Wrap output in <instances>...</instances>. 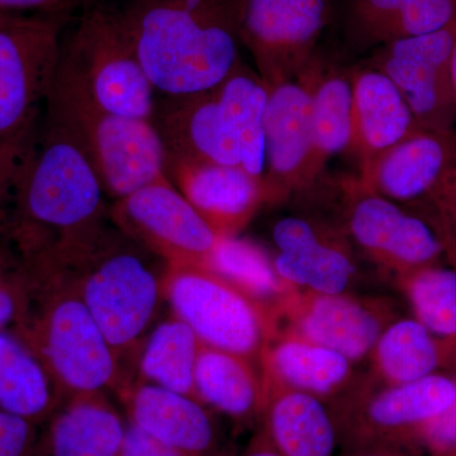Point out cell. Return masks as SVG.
Here are the masks:
<instances>
[{"label": "cell", "instance_id": "cell-18", "mask_svg": "<svg viewBox=\"0 0 456 456\" xmlns=\"http://www.w3.org/2000/svg\"><path fill=\"white\" fill-rule=\"evenodd\" d=\"M167 178L220 237L239 233L266 203L263 180L241 167L170 163Z\"/></svg>", "mask_w": 456, "mask_h": 456}, {"label": "cell", "instance_id": "cell-7", "mask_svg": "<svg viewBox=\"0 0 456 456\" xmlns=\"http://www.w3.org/2000/svg\"><path fill=\"white\" fill-rule=\"evenodd\" d=\"M61 55L99 106L128 118L151 121L158 92L118 7L86 0L77 28L62 41Z\"/></svg>", "mask_w": 456, "mask_h": 456}, {"label": "cell", "instance_id": "cell-35", "mask_svg": "<svg viewBox=\"0 0 456 456\" xmlns=\"http://www.w3.org/2000/svg\"><path fill=\"white\" fill-rule=\"evenodd\" d=\"M29 299V281L16 273L0 268V330L14 331L25 317Z\"/></svg>", "mask_w": 456, "mask_h": 456}, {"label": "cell", "instance_id": "cell-40", "mask_svg": "<svg viewBox=\"0 0 456 456\" xmlns=\"http://www.w3.org/2000/svg\"><path fill=\"white\" fill-rule=\"evenodd\" d=\"M121 456H184L176 450L169 448L160 441L150 436L136 426L128 424Z\"/></svg>", "mask_w": 456, "mask_h": 456}, {"label": "cell", "instance_id": "cell-22", "mask_svg": "<svg viewBox=\"0 0 456 456\" xmlns=\"http://www.w3.org/2000/svg\"><path fill=\"white\" fill-rule=\"evenodd\" d=\"M419 127L397 86L377 69L353 70V136L360 169Z\"/></svg>", "mask_w": 456, "mask_h": 456}, {"label": "cell", "instance_id": "cell-33", "mask_svg": "<svg viewBox=\"0 0 456 456\" xmlns=\"http://www.w3.org/2000/svg\"><path fill=\"white\" fill-rule=\"evenodd\" d=\"M419 322L456 347V268L436 265L397 278Z\"/></svg>", "mask_w": 456, "mask_h": 456}, {"label": "cell", "instance_id": "cell-15", "mask_svg": "<svg viewBox=\"0 0 456 456\" xmlns=\"http://www.w3.org/2000/svg\"><path fill=\"white\" fill-rule=\"evenodd\" d=\"M279 318L287 320L285 332L338 351L353 362L370 355L393 321L386 302L298 289L281 305Z\"/></svg>", "mask_w": 456, "mask_h": 456}, {"label": "cell", "instance_id": "cell-2", "mask_svg": "<svg viewBox=\"0 0 456 456\" xmlns=\"http://www.w3.org/2000/svg\"><path fill=\"white\" fill-rule=\"evenodd\" d=\"M240 0H123L150 82L164 95L218 86L239 64Z\"/></svg>", "mask_w": 456, "mask_h": 456}, {"label": "cell", "instance_id": "cell-34", "mask_svg": "<svg viewBox=\"0 0 456 456\" xmlns=\"http://www.w3.org/2000/svg\"><path fill=\"white\" fill-rule=\"evenodd\" d=\"M435 209L434 226L439 231L446 248V256L456 268V163L441 179L428 198Z\"/></svg>", "mask_w": 456, "mask_h": 456}, {"label": "cell", "instance_id": "cell-24", "mask_svg": "<svg viewBox=\"0 0 456 456\" xmlns=\"http://www.w3.org/2000/svg\"><path fill=\"white\" fill-rule=\"evenodd\" d=\"M263 377L325 399L347 391L353 364L338 351L305 340L289 332H275L263 358Z\"/></svg>", "mask_w": 456, "mask_h": 456}, {"label": "cell", "instance_id": "cell-4", "mask_svg": "<svg viewBox=\"0 0 456 456\" xmlns=\"http://www.w3.org/2000/svg\"><path fill=\"white\" fill-rule=\"evenodd\" d=\"M45 112L70 131L114 200L169 179L167 152L154 123L99 106L62 55Z\"/></svg>", "mask_w": 456, "mask_h": 456}, {"label": "cell", "instance_id": "cell-28", "mask_svg": "<svg viewBox=\"0 0 456 456\" xmlns=\"http://www.w3.org/2000/svg\"><path fill=\"white\" fill-rule=\"evenodd\" d=\"M194 383L198 399L224 415L240 421L261 416L263 377L248 359L202 344Z\"/></svg>", "mask_w": 456, "mask_h": 456}, {"label": "cell", "instance_id": "cell-37", "mask_svg": "<svg viewBox=\"0 0 456 456\" xmlns=\"http://www.w3.org/2000/svg\"><path fill=\"white\" fill-rule=\"evenodd\" d=\"M86 0H0V12L22 14L29 12L38 16L69 20L75 12L83 9Z\"/></svg>", "mask_w": 456, "mask_h": 456}, {"label": "cell", "instance_id": "cell-25", "mask_svg": "<svg viewBox=\"0 0 456 456\" xmlns=\"http://www.w3.org/2000/svg\"><path fill=\"white\" fill-rule=\"evenodd\" d=\"M311 94L314 165L322 175L327 161L349 151L353 136V70L312 59L302 71Z\"/></svg>", "mask_w": 456, "mask_h": 456}, {"label": "cell", "instance_id": "cell-45", "mask_svg": "<svg viewBox=\"0 0 456 456\" xmlns=\"http://www.w3.org/2000/svg\"><path fill=\"white\" fill-rule=\"evenodd\" d=\"M7 14L9 13H4V12H0V20H3V18H4L5 16H7Z\"/></svg>", "mask_w": 456, "mask_h": 456}, {"label": "cell", "instance_id": "cell-3", "mask_svg": "<svg viewBox=\"0 0 456 456\" xmlns=\"http://www.w3.org/2000/svg\"><path fill=\"white\" fill-rule=\"evenodd\" d=\"M41 360L65 401L123 387L119 358L70 277L32 281L14 330Z\"/></svg>", "mask_w": 456, "mask_h": 456}, {"label": "cell", "instance_id": "cell-10", "mask_svg": "<svg viewBox=\"0 0 456 456\" xmlns=\"http://www.w3.org/2000/svg\"><path fill=\"white\" fill-rule=\"evenodd\" d=\"M330 17L331 0H240V42L266 86L302 74Z\"/></svg>", "mask_w": 456, "mask_h": 456}, {"label": "cell", "instance_id": "cell-46", "mask_svg": "<svg viewBox=\"0 0 456 456\" xmlns=\"http://www.w3.org/2000/svg\"><path fill=\"white\" fill-rule=\"evenodd\" d=\"M444 456H456V452H452V454H448V455H444Z\"/></svg>", "mask_w": 456, "mask_h": 456}, {"label": "cell", "instance_id": "cell-12", "mask_svg": "<svg viewBox=\"0 0 456 456\" xmlns=\"http://www.w3.org/2000/svg\"><path fill=\"white\" fill-rule=\"evenodd\" d=\"M456 20L439 31L403 38L371 51L364 65L397 86L422 130L456 134L452 53Z\"/></svg>", "mask_w": 456, "mask_h": 456}, {"label": "cell", "instance_id": "cell-6", "mask_svg": "<svg viewBox=\"0 0 456 456\" xmlns=\"http://www.w3.org/2000/svg\"><path fill=\"white\" fill-rule=\"evenodd\" d=\"M61 18L7 14L0 20V150L29 151L61 57Z\"/></svg>", "mask_w": 456, "mask_h": 456}, {"label": "cell", "instance_id": "cell-42", "mask_svg": "<svg viewBox=\"0 0 456 456\" xmlns=\"http://www.w3.org/2000/svg\"><path fill=\"white\" fill-rule=\"evenodd\" d=\"M349 456H408V452L403 450L377 448L362 450V452H354Z\"/></svg>", "mask_w": 456, "mask_h": 456}, {"label": "cell", "instance_id": "cell-17", "mask_svg": "<svg viewBox=\"0 0 456 456\" xmlns=\"http://www.w3.org/2000/svg\"><path fill=\"white\" fill-rule=\"evenodd\" d=\"M273 259L279 278L302 292L345 294L358 270L347 240L316 221L287 216L274 224Z\"/></svg>", "mask_w": 456, "mask_h": 456}, {"label": "cell", "instance_id": "cell-23", "mask_svg": "<svg viewBox=\"0 0 456 456\" xmlns=\"http://www.w3.org/2000/svg\"><path fill=\"white\" fill-rule=\"evenodd\" d=\"M456 20V0H346L344 32L354 51L367 53L439 31Z\"/></svg>", "mask_w": 456, "mask_h": 456}, {"label": "cell", "instance_id": "cell-38", "mask_svg": "<svg viewBox=\"0 0 456 456\" xmlns=\"http://www.w3.org/2000/svg\"><path fill=\"white\" fill-rule=\"evenodd\" d=\"M32 440V422L0 410V456H26Z\"/></svg>", "mask_w": 456, "mask_h": 456}, {"label": "cell", "instance_id": "cell-27", "mask_svg": "<svg viewBox=\"0 0 456 456\" xmlns=\"http://www.w3.org/2000/svg\"><path fill=\"white\" fill-rule=\"evenodd\" d=\"M126 428L104 395L68 399L51 424L50 456H121Z\"/></svg>", "mask_w": 456, "mask_h": 456}, {"label": "cell", "instance_id": "cell-30", "mask_svg": "<svg viewBox=\"0 0 456 456\" xmlns=\"http://www.w3.org/2000/svg\"><path fill=\"white\" fill-rule=\"evenodd\" d=\"M200 347L196 332L173 314L155 326L141 345L139 382L198 399L194 373Z\"/></svg>", "mask_w": 456, "mask_h": 456}, {"label": "cell", "instance_id": "cell-8", "mask_svg": "<svg viewBox=\"0 0 456 456\" xmlns=\"http://www.w3.org/2000/svg\"><path fill=\"white\" fill-rule=\"evenodd\" d=\"M165 301L203 345L253 362L275 332L269 308L207 266L167 264Z\"/></svg>", "mask_w": 456, "mask_h": 456}, {"label": "cell", "instance_id": "cell-9", "mask_svg": "<svg viewBox=\"0 0 456 456\" xmlns=\"http://www.w3.org/2000/svg\"><path fill=\"white\" fill-rule=\"evenodd\" d=\"M334 411L340 444L349 454L386 448L410 452L422 431L456 397V379L436 373L378 391H353Z\"/></svg>", "mask_w": 456, "mask_h": 456}, {"label": "cell", "instance_id": "cell-39", "mask_svg": "<svg viewBox=\"0 0 456 456\" xmlns=\"http://www.w3.org/2000/svg\"><path fill=\"white\" fill-rule=\"evenodd\" d=\"M29 151L0 150V209L8 208Z\"/></svg>", "mask_w": 456, "mask_h": 456}, {"label": "cell", "instance_id": "cell-13", "mask_svg": "<svg viewBox=\"0 0 456 456\" xmlns=\"http://www.w3.org/2000/svg\"><path fill=\"white\" fill-rule=\"evenodd\" d=\"M110 215L114 226L167 264L208 266L220 240L170 179L114 200Z\"/></svg>", "mask_w": 456, "mask_h": 456}, {"label": "cell", "instance_id": "cell-41", "mask_svg": "<svg viewBox=\"0 0 456 456\" xmlns=\"http://www.w3.org/2000/svg\"><path fill=\"white\" fill-rule=\"evenodd\" d=\"M241 456H281L277 449L270 443L268 436L263 428L257 431L254 439L248 444V449L245 450Z\"/></svg>", "mask_w": 456, "mask_h": 456}, {"label": "cell", "instance_id": "cell-20", "mask_svg": "<svg viewBox=\"0 0 456 456\" xmlns=\"http://www.w3.org/2000/svg\"><path fill=\"white\" fill-rule=\"evenodd\" d=\"M130 424L184 456H212L218 431L203 402L145 382L121 389Z\"/></svg>", "mask_w": 456, "mask_h": 456}, {"label": "cell", "instance_id": "cell-36", "mask_svg": "<svg viewBox=\"0 0 456 456\" xmlns=\"http://www.w3.org/2000/svg\"><path fill=\"white\" fill-rule=\"evenodd\" d=\"M419 444L425 445L435 456L456 452V397L445 412L426 426Z\"/></svg>", "mask_w": 456, "mask_h": 456}, {"label": "cell", "instance_id": "cell-1", "mask_svg": "<svg viewBox=\"0 0 456 456\" xmlns=\"http://www.w3.org/2000/svg\"><path fill=\"white\" fill-rule=\"evenodd\" d=\"M97 171L70 131L45 112L8 207V246L31 279L69 277L113 226Z\"/></svg>", "mask_w": 456, "mask_h": 456}, {"label": "cell", "instance_id": "cell-14", "mask_svg": "<svg viewBox=\"0 0 456 456\" xmlns=\"http://www.w3.org/2000/svg\"><path fill=\"white\" fill-rule=\"evenodd\" d=\"M265 131L266 203L283 202L314 187L320 176L314 165L311 94L305 77L268 86Z\"/></svg>", "mask_w": 456, "mask_h": 456}, {"label": "cell", "instance_id": "cell-32", "mask_svg": "<svg viewBox=\"0 0 456 456\" xmlns=\"http://www.w3.org/2000/svg\"><path fill=\"white\" fill-rule=\"evenodd\" d=\"M207 268L265 305L275 318L296 290L279 278L273 260L259 246L239 236L220 237Z\"/></svg>", "mask_w": 456, "mask_h": 456}, {"label": "cell", "instance_id": "cell-21", "mask_svg": "<svg viewBox=\"0 0 456 456\" xmlns=\"http://www.w3.org/2000/svg\"><path fill=\"white\" fill-rule=\"evenodd\" d=\"M263 430L281 456H335L340 444L325 399L263 377Z\"/></svg>", "mask_w": 456, "mask_h": 456}, {"label": "cell", "instance_id": "cell-11", "mask_svg": "<svg viewBox=\"0 0 456 456\" xmlns=\"http://www.w3.org/2000/svg\"><path fill=\"white\" fill-rule=\"evenodd\" d=\"M345 231L369 259L397 278L436 265L446 255L439 231L416 213L380 196L360 178L342 185Z\"/></svg>", "mask_w": 456, "mask_h": 456}, {"label": "cell", "instance_id": "cell-16", "mask_svg": "<svg viewBox=\"0 0 456 456\" xmlns=\"http://www.w3.org/2000/svg\"><path fill=\"white\" fill-rule=\"evenodd\" d=\"M156 98L151 122L170 163L242 167L241 149L217 86L191 94Z\"/></svg>", "mask_w": 456, "mask_h": 456}, {"label": "cell", "instance_id": "cell-29", "mask_svg": "<svg viewBox=\"0 0 456 456\" xmlns=\"http://www.w3.org/2000/svg\"><path fill=\"white\" fill-rule=\"evenodd\" d=\"M35 351L11 330H0V410L29 422L51 415L60 402Z\"/></svg>", "mask_w": 456, "mask_h": 456}, {"label": "cell", "instance_id": "cell-31", "mask_svg": "<svg viewBox=\"0 0 456 456\" xmlns=\"http://www.w3.org/2000/svg\"><path fill=\"white\" fill-rule=\"evenodd\" d=\"M224 110L232 123L242 167L254 178L263 180L265 171V119L268 86L256 71L240 61L217 86Z\"/></svg>", "mask_w": 456, "mask_h": 456}, {"label": "cell", "instance_id": "cell-5", "mask_svg": "<svg viewBox=\"0 0 456 456\" xmlns=\"http://www.w3.org/2000/svg\"><path fill=\"white\" fill-rule=\"evenodd\" d=\"M167 263L113 224L69 275L118 358L140 350L167 302Z\"/></svg>", "mask_w": 456, "mask_h": 456}, {"label": "cell", "instance_id": "cell-43", "mask_svg": "<svg viewBox=\"0 0 456 456\" xmlns=\"http://www.w3.org/2000/svg\"><path fill=\"white\" fill-rule=\"evenodd\" d=\"M8 208L0 209V245L8 244Z\"/></svg>", "mask_w": 456, "mask_h": 456}, {"label": "cell", "instance_id": "cell-19", "mask_svg": "<svg viewBox=\"0 0 456 456\" xmlns=\"http://www.w3.org/2000/svg\"><path fill=\"white\" fill-rule=\"evenodd\" d=\"M456 163V134L422 130L375 156L359 178L398 204L428 200Z\"/></svg>", "mask_w": 456, "mask_h": 456}, {"label": "cell", "instance_id": "cell-26", "mask_svg": "<svg viewBox=\"0 0 456 456\" xmlns=\"http://www.w3.org/2000/svg\"><path fill=\"white\" fill-rule=\"evenodd\" d=\"M370 355L375 377L386 386L415 382L443 368L456 369L454 345L432 335L416 318L392 321Z\"/></svg>", "mask_w": 456, "mask_h": 456}, {"label": "cell", "instance_id": "cell-44", "mask_svg": "<svg viewBox=\"0 0 456 456\" xmlns=\"http://www.w3.org/2000/svg\"><path fill=\"white\" fill-rule=\"evenodd\" d=\"M452 83H454V90L456 95V44L454 47V53H452Z\"/></svg>", "mask_w": 456, "mask_h": 456}]
</instances>
